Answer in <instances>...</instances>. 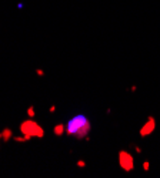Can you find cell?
Here are the masks:
<instances>
[{"mask_svg": "<svg viewBox=\"0 0 160 178\" xmlns=\"http://www.w3.org/2000/svg\"><path fill=\"white\" fill-rule=\"evenodd\" d=\"M66 133L71 137H76V138H85L87 137V134L90 133V123L87 120L86 116L80 114V116H76L67 123L66 127Z\"/></svg>", "mask_w": 160, "mask_h": 178, "instance_id": "1", "label": "cell"}, {"mask_svg": "<svg viewBox=\"0 0 160 178\" xmlns=\"http://www.w3.org/2000/svg\"><path fill=\"white\" fill-rule=\"evenodd\" d=\"M120 165H122V168H125L126 171H130V169L133 168V158H132L127 152L122 151L120 152Z\"/></svg>", "mask_w": 160, "mask_h": 178, "instance_id": "2", "label": "cell"}, {"mask_svg": "<svg viewBox=\"0 0 160 178\" xmlns=\"http://www.w3.org/2000/svg\"><path fill=\"white\" fill-rule=\"evenodd\" d=\"M153 128H155V120H153V118H150V120H149V124H146V126L143 127V130L140 131V134H142V135L150 134Z\"/></svg>", "mask_w": 160, "mask_h": 178, "instance_id": "3", "label": "cell"}, {"mask_svg": "<svg viewBox=\"0 0 160 178\" xmlns=\"http://www.w3.org/2000/svg\"><path fill=\"white\" fill-rule=\"evenodd\" d=\"M144 169H149V162H144Z\"/></svg>", "mask_w": 160, "mask_h": 178, "instance_id": "4", "label": "cell"}]
</instances>
